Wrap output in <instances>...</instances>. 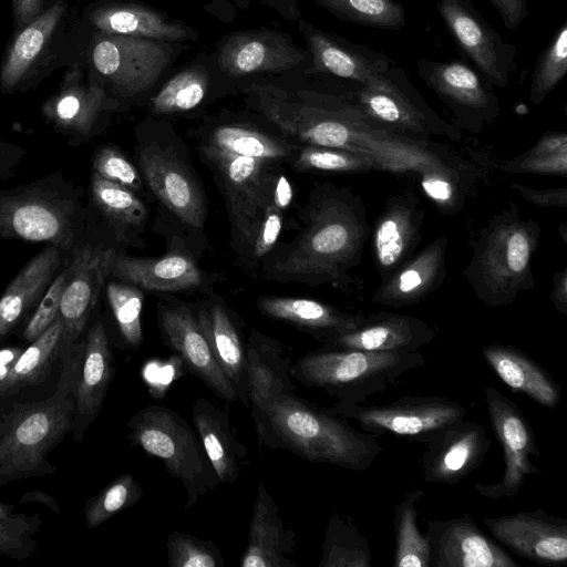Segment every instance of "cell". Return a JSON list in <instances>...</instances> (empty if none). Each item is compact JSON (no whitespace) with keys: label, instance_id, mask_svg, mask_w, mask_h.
I'll return each instance as SVG.
<instances>
[{"label":"cell","instance_id":"1f68e13d","mask_svg":"<svg viewBox=\"0 0 567 567\" xmlns=\"http://www.w3.org/2000/svg\"><path fill=\"white\" fill-rule=\"evenodd\" d=\"M278 340L251 329L247 338V396L250 410L281 394L292 393V360Z\"/></svg>","mask_w":567,"mask_h":567},{"label":"cell","instance_id":"e0dca14e","mask_svg":"<svg viewBox=\"0 0 567 567\" xmlns=\"http://www.w3.org/2000/svg\"><path fill=\"white\" fill-rule=\"evenodd\" d=\"M437 11L463 55L494 87L505 89L517 49L505 41L471 0H439Z\"/></svg>","mask_w":567,"mask_h":567},{"label":"cell","instance_id":"603a6c76","mask_svg":"<svg viewBox=\"0 0 567 567\" xmlns=\"http://www.w3.org/2000/svg\"><path fill=\"white\" fill-rule=\"evenodd\" d=\"M158 322L164 342L190 373L219 399L229 403L238 401L193 311L183 306L164 307L159 310Z\"/></svg>","mask_w":567,"mask_h":567},{"label":"cell","instance_id":"7402d4cb","mask_svg":"<svg viewBox=\"0 0 567 567\" xmlns=\"http://www.w3.org/2000/svg\"><path fill=\"white\" fill-rule=\"evenodd\" d=\"M430 567H519L468 514L429 520Z\"/></svg>","mask_w":567,"mask_h":567},{"label":"cell","instance_id":"5bb4252c","mask_svg":"<svg viewBox=\"0 0 567 567\" xmlns=\"http://www.w3.org/2000/svg\"><path fill=\"white\" fill-rule=\"evenodd\" d=\"M313 71L384 91H403L413 85L405 72L388 55L341 37L302 23Z\"/></svg>","mask_w":567,"mask_h":567},{"label":"cell","instance_id":"cb8c5ba5","mask_svg":"<svg viewBox=\"0 0 567 567\" xmlns=\"http://www.w3.org/2000/svg\"><path fill=\"white\" fill-rule=\"evenodd\" d=\"M425 445L424 481L452 485L484 462L491 439L482 423L462 420L436 433Z\"/></svg>","mask_w":567,"mask_h":567},{"label":"cell","instance_id":"83f0119b","mask_svg":"<svg viewBox=\"0 0 567 567\" xmlns=\"http://www.w3.org/2000/svg\"><path fill=\"white\" fill-rule=\"evenodd\" d=\"M68 258L61 248L47 244L12 278L0 297V339L37 307Z\"/></svg>","mask_w":567,"mask_h":567},{"label":"cell","instance_id":"9a60e30c","mask_svg":"<svg viewBox=\"0 0 567 567\" xmlns=\"http://www.w3.org/2000/svg\"><path fill=\"white\" fill-rule=\"evenodd\" d=\"M487 413L504 456V474L493 484L476 483L475 491L489 499L514 497L527 475L540 474L530 456H540L534 429L518 405L492 385L485 388Z\"/></svg>","mask_w":567,"mask_h":567},{"label":"cell","instance_id":"8d00e7d4","mask_svg":"<svg viewBox=\"0 0 567 567\" xmlns=\"http://www.w3.org/2000/svg\"><path fill=\"white\" fill-rule=\"evenodd\" d=\"M89 23L97 32L143 38L157 41H176L189 38L182 23L169 20L151 8L126 2H106L89 10Z\"/></svg>","mask_w":567,"mask_h":567},{"label":"cell","instance_id":"db71d44e","mask_svg":"<svg viewBox=\"0 0 567 567\" xmlns=\"http://www.w3.org/2000/svg\"><path fill=\"white\" fill-rule=\"evenodd\" d=\"M92 172L134 193L142 188V179L137 169L126 156L114 146L102 145L95 151L92 161Z\"/></svg>","mask_w":567,"mask_h":567},{"label":"cell","instance_id":"6f0895ef","mask_svg":"<svg viewBox=\"0 0 567 567\" xmlns=\"http://www.w3.org/2000/svg\"><path fill=\"white\" fill-rule=\"evenodd\" d=\"M28 529V518L13 513L12 505L0 503V554L11 555L21 548Z\"/></svg>","mask_w":567,"mask_h":567},{"label":"cell","instance_id":"484cf974","mask_svg":"<svg viewBox=\"0 0 567 567\" xmlns=\"http://www.w3.org/2000/svg\"><path fill=\"white\" fill-rule=\"evenodd\" d=\"M449 239L440 236L409 258L382 280L371 301L402 308L420 303L436 291L446 278L445 256Z\"/></svg>","mask_w":567,"mask_h":567},{"label":"cell","instance_id":"4fadbf2b","mask_svg":"<svg viewBox=\"0 0 567 567\" xmlns=\"http://www.w3.org/2000/svg\"><path fill=\"white\" fill-rule=\"evenodd\" d=\"M416 73L452 112L458 128L477 134L499 116L494 86L466 62L422 59Z\"/></svg>","mask_w":567,"mask_h":567},{"label":"cell","instance_id":"ee69618b","mask_svg":"<svg viewBox=\"0 0 567 567\" xmlns=\"http://www.w3.org/2000/svg\"><path fill=\"white\" fill-rule=\"evenodd\" d=\"M368 539L350 518L330 516L322 544L319 567H371Z\"/></svg>","mask_w":567,"mask_h":567},{"label":"cell","instance_id":"9f6ffc18","mask_svg":"<svg viewBox=\"0 0 567 567\" xmlns=\"http://www.w3.org/2000/svg\"><path fill=\"white\" fill-rule=\"evenodd\" d=\"M284 208L274 199L267 206L257 236L250 247L255 259L264 258L276 245L282 228Z\"/></svg>","mask_w":567,"mask_h":567},{"label":"cell","instance_id":"60d3db41","mask_svg":"<svg viewBox=\"0 0 567 567\" xmlns=\"http://www.w3.org/2000/svg\"><path fill=\"white\" fill-rule=\"evenodd\" d=\"M416 175L424 195L446 216L455 215L463 208L476 181V169L462 158L423 169Z\"/></svg>","mask_w":567,"mask_h":567},{"label":"cell","instance_id":"816d5d0a","mask_svg":"<svg viewBox=\"0 0 567 567\" xmlns=\"http://www.w3.org/2000/svg\"><path fill=\"white\" fill-rule=\"evenodd\" d=\"M106 297L126 346L136 349L143 340L141 315L144 295L131 284L110 282Z\"/></svg>","mask_w":567,"mask_h":567},{"label":"cell","instance_id":"e575fe53","mask_svg":"<svg viewBox=\"0 0 567 567\" xmlns=\"http://www.w3.org/2000/svg\"><path fill=\"white\" fill-rule=\"evenodd\" d=\"M482 355L513 392L524 394L547 409L558 405L560 385L544 367L520 349L494 343L483 347Z\"/></svg>","mask_w":567,"mask_h":567},{"label":"cell","instance_id":"8fae6325","mask_svg":"<svg viewBox=\"0 0 567 567\" xmlns=\"http://www.w3.org/2000/svg\"><path fill=\"white\" fill-rule=\"evenodd\" d=\"M90 74L104 87L132 96L151 87L169 61L161 41L96 32L86 51Z\"/></svg>","mask_w":567,"mask_h":567},{"label":"cell","instance_id":"f907efd6","mask_svg":"<svg viewBox=\"0 0 567 567\" xmlns=\"http://www.w3.org/2000/svg\"><path fill=\"white\" fill-rule=\"evenodd\" d=\"M143 491L135 477L125 473L114 478L84 507L87 528L92 529L141 501Z\"/></svg>","mask_w":567,"mask_h":567},{"label":"cell","instance_id":"30bf717a","mask_svg":"<svg viewBox=\"0 0 567 567\" xmlns=\"http://www.w3.org/2000/svg\"><path fill=\"white\" fill-rule=\"evenodd\" d=\"M326 409L332 414L354 420L362 431L375 436L391 434L421 444L466 415L463 405L439 395H406L385 405L334 404Z\"/></svg>","mask_w":567,"mask_h":567},{"label":"cell","instance_id":"ba28073f","mask_svg":"<svg viewBox=\"0 0 567 567\" xmlns=\"http://www.w3.org/2000/svg\"><path fill=\"white\" fill-rule=\"evenodd\" d=\"M127 430L131 445L161 460L182 483L186 509L220 483L196 432L176 411L162 405L143 408L130 419Z\"/></svg>","mask_w":567,"mask_h":567},{"label":"cell","instance_id":"44dd1931","mask_svg":"<svg viewBox=\"0 0 567 567\" xmlns=\"http://www.w3.org/2000/svg\"><path fill=\"white\" fill-rule=\"evenodd\" d=\"M425 210L415 193L390 196L370 231L371 251L382 280L411 258L422 239Z\"/></svg>","mask_w":567,"mask_h":567},{"label":"cell","instance_id":"f35d334b","mask_svg":"<svg viewBox=\"0 0 567 567\" xmlns=\"http://www.w3.org/2000/svg\"><path fill=\"white\" fill-rule=\"evenodd\" d=\"M200 150L274 162L296 155L298 147L274 135L233 124L215 127Z\"/></svg>","mask_w":567,"mask_h":567},{"label":"cell","instance_id":"11a10c76","mask_svg":"<svg viewBox=\"0 0 567 567\" xmlns=\"http://www.w3.org/2000/svg\"><path fill=\"white\" fill-rule=\"evenodd\" d=\"M68 281L66 264L56 275L30 317L24 330L23 339L32 342L39 338L60 315L62 295Z\"/></svg>","mask_w":567,"mask_h":567},{"label":"cell","instance_id":"d6986e66","mask_svg":"<svg viewBox=\"0 0 567 567\" xmlns=\"http://www.w3.org/2000/svg\"><path fill=\"white\" fill-rule=\"evenodd\" d=\"M115 250L100 244L79 243L70 252L68 281L62 295L60 319L64 351L74 347L96 306Z\"/></svg>","mask_w":567,"mask_h":567},{"label":"cell","instance_id":"be15d7a7","mask_svg":"<svg viewBox=\"0 0 567 567\" xmlns=\"http://www.w3.org/2000/svg\"><path fill=\"white\" fill-rule=\"evenodd\" d=\"M549 299L558 312L567 315V268L554 274Z\"/></svg>","mask_w":567,"mask_h":567},{"label":"cell","instance_id":"277c9868","mask_svg":"<svg viewBox=\"0 0 567 567\" xmlns=\"http://www.w3.org/2000/svg\"><path fill=\"white\" fill-rule=\"evenodd\" d=\"M540 236V225L522 217L514 203L492 216L471 241L473 254L464 270L476 298L489 307H504L534 289L533 257Z\"/></svg>","mask_w":567,"mask_h":567},{"label":"cell","instance_id":"b9f144b4","mask_svg":"<svg viewBox=\"0 0 567 567\" xmlns=\"http://www.w3.org/2000/svg\"><path fill=\"white\" fill-rule=\"evenodd\" d=\"M90 195L95 208L120 234L137 229L147 218V207L133 190L92 172Z\"/></svg>","mask_w":567,"mask_h":567},{"label":"cell","instance_id":"d590c367","mask_svg":"<svg viewBox=\"0 0 567 567\" xmlns=\"http://www.w3.org/2000/svg\"><path fill=\"white\" fill-rule=\"evenodd\" d=\"M114 358L102 321H96L83 342L74 388L75 416L89 425L97 416L114 373Z\"/></svg>","mask_w":567,"mask_h":567},{"label":"cell","instance_id":"6da1fadb","mask_svg":"<svg viewBox=\"0 0 567 567\" xmlns=\"http://www.w3.org/2000/svg\"><path fill=\"white\" fill-rule=\"evenodd\" d=\"M257 96L264 116L300 145L334 147L367 155L385 173L417 174L460 158L444 145L413 141L381 128L342 93L286 92L262 86Z\"/></svg>","mask_w":567,"mask_h":567},{"label":"cell","instance_id":"bcb514c9","mask_svg":"<svg viewBox=\"0 0 567 567\" xmlns=\"http://www.w3.org/2000/svg\"><path fill=\"white\" fill-rule=\"evenodd\" d=\"M338 19L378 29L400 30L405 12L398 0H315Z\"/></svg>","mask_w":567,"mask_h":567},{"label":"cell","instance_id":"7dc6e473","mask_svg":"<svg viewBox=\"0 0 567 567\" xmlns=\"http://www.w3.org/2000/svg\"><path fill=\"white\" fill-rule=\"evenodd\" d=\"M293 165L298 171L357 174L382 172L373 158L359 153L317 145H300Z\"/></svg>","mask_w":567,"mask_h":567},{"label":"cell","instance_id":"f546056e","mask_svg":"<svg viewBox=\"0 0 567 567\" xmlns=\"http://www.w3.org/2000/svg\"><path fill=\"white\" fill-rule=\"evenodd\" d=\"M257 307L265 316L290 323L324 344L355 330L364 318L320 300L300 297H261Z\"/></svg>","mask_w":567,"mask_h":567},{"label":"cell","instance_id":"681fc988","mask_svg":"<svg viewBox=\"0 0 567 567\" xmlns=\"http://www.w3.org/2000/svg\"><path fill=\"white\" fill-rule=\"evenodd\" d=\"M567 73V21L565 20L544 51L537 56L530 82L529 100L538 105Z\"/></svg>","mask_w":567,"mask_h":567},{"label":"cell","instance_id":"ab89813d","mask_svg":"<svg viewBox=\"0 0 567 567\" xmlns=\"http://www.w3.org/2000/svg\"><path fill=\"white\" fill-rule=\"evenodd\" d=\"M63 353V328L59 316L50 328L23 349L10 370L0 398L43 382L58 357Z\"/></svg>","mask_w":567,"mask_h":567},{"label":"cell","instance_id":"94428289","mask_svg":"<svg viewBox=\"0 0 567 567\" xmlns=\"http://www.w3.org/2000/svg\"><path fill=\"white\" fill-rule=\"evenodd\" d=\"M25 156L21 145L0 140V185L17 173Z\"/></svg>","mask_w":567,"mask_h":567},{"label":"cell","instance_id":"9c48e42d","mask_svg":"<svg viewBox=\"0 0 567 567\" xmlns=\"http://www.w3.org/2000/svg\"><path fill=\"white\" fill-rule=\"evenodd\" d=\"M69 6L54 2L31 23L14 32L0 65V90L4 94L22 92L38 85L62 63L68 45Z\"/></svg>","mask_w":567,"mask_h":567},{"label":"cell","instance_id":"d6a6232c","mask_svg":"<svg viewBox=\"0 0 567 567\" xmlns=\"http://www.w3.org/2000/svg\"><path fill=\"white\" fill-rule=\"evenodd\" d=\"M110 275L151 291H184L203 282L196 261L185 254H168L158 258H140L114 254Z\"/></svg>","mask_w":567,"mask_h":567},{"label":"cell","instance_id":"03108f58","mask_svg":"<svg viewBox=\"0 0 567 567\" xmlns=\"http://www.w3.org/2000/svg\"><path fill=\"white\" fill-rule=\"evenodd\" d=\"M558 233L565 244H567V227L565 223H561L558 229Z\"/></svg>","mask_w":567,"mask_h":567},{"label":"cell","instance_id":"ffe728a7","mask_svg":"<svg viewBox=\"0 0 567 567\" xmlns=\"http://www.w3.org/2000/svg\"><path fill=\"white\" fill-rule=\"evenodd\" d=\"M502 546L538 565L559 566L567 561V520L543 509L482 517Z\"/></svg>","mask_w":567,"mask_h":567},{"label":"cell","instance_id":"2e32d148","mask_svg":"<svg viewBox=\"0 0 567 567\" xmlns=\"http://www.w3.org/2000/svg\"><path fill=\"white\" fill-rule=\"evenodd\" d=\"M363 115L381 128L413 140L446 137L457 142L461 130L443 120L413 86L403 91H384L358 85L342 93Z\"/></svg>","mask_w":567,"mask_h":567},{"label":"cell","instance_id":"74e56055","mask_svg":"<svg viewBox=\"0 0 567 567\" xmlns=\"http://www.w3.org/2000/svg\"><path fill=\"white\" fill-rule=\"evenodd\" d=\"M214 357L236 391L238 401L249 408L247 396V340L225 306L212 302L196 313Z\"/></svg>","mask_w":567,"mask_h":567},{"label":"cell","instance_id":"6125c7cd","mask_svg":"<svg viewBox=\"0 0 567 567\" xmlns=\"http://www.w3.org/2000/svg\"><path fill=\"white\" fill-rule=\"evenodd\" d=\"M506 29L516 30L527 17L526 0H489Z\"/></svg>","mask_w":567,"mask_h":567},{"label":"cell","instance_id":"7c38bea8","mask_svg":"<svg viewBox=\"0 0 567 567\" xmlns=\"http://www.w3.org/2000/svg\"><path fill=\"white\" fill-rule=\"evenodd\" d=\"M213 166L224 194L231 234L246 248L251 247L267 206L274 199L277 177L271 162L200 150Z\"/></svg>","mask_w":567,"mask_h":567},{"label":"cell","instance_id":"f1b7e54d","mask_svg":"<svg viewBox=\"0 0 567 567\" xmlns=\"http://www.w3.org/2000/svg\"><path fill=\"white\" fill-rule=\"evenodd\" d=\"M435 337V330L420 318L379 311L364 316L355 330L327 344L368 351L416 352Z\"/></svg>","mask_w":567,"mask_h":567},{"label":"cell","instance_id":"4316f807","mask_svg":"<svg viewBox=\"0 0 567 567\" xmlns=\"http://www.w3.org/2000/svg\"><path fill=\"white\" fill-rule=\"evenodd\" d=\"M306 59L288 38L272 31H245L230 35L220 47L218 63L229 76L289 70Z\"/></svg>","mask_w":567,"mask_h":567},{"label":"cell","instance_id":"8992f818","mask_svg":"<svg viewBox=\"0 0 567 567\" xmlns=\"http://www.w3.org/2000/svg\"><path fill=\"white\" fill-rule=\"evenodd\" d=\"M82 195L60 172L0 187V239L51 244L70 255L83 240Z\"/></svg>","mask_w":567,"mask_h":567},{"label":"cell","instance_id":"ac0fdd59","mask_svg":"<svg viewBox=\"0 0 567 567\" xmlns=\"http://www.w3.org/2000/svg\"><path fill=\"white\" fill-rule=\"evenodd\" d=\"M84 71L80 61H73L58 91L41 106L44 120L73 145L96 135L102 121L115 107L106 89Z\"/></svg>","mask_w":567,"mask_h":567},{"label":"cell","instance_id":"680465c9","mask_svg":"<svg viewBox=\"0 0 567 567\" xmlns=\"http://www.w3.org/2000/svg\"><path fill=\"white\" fill-rule=\"evenodd\" d=\"M509 187L526 202L546 208H566L567 188H544L537 189L519 183H511Z\"/></svg>","mask_w":567,"mask_h":567},{"label":"cell","instance_id":"5b68a950","mask_svg":"<svg viewBox=\"0 0 567 567\" xmlns=\"http://www.w3.org/2000/svg\"><path fill=\"white\" fill-rule=\"evenodd\" d=\"M73 348L64 351L63 371L53 395L40 402L16 404L0 436V485L13 480L41 475L49 452L72 427L74 388L81 354Z\"/></svg>","mask_w":567,"mask_h":567},{"label":"cell","instance_id":"d4e9b609","mask_svg":"<svg viewBox=\"0 0 567 567\" xmlns=\"http://www.w3.org/2000/svg\"><path fill=\"white\" fill-rule=\"evenodd\" d=\"M138 163L148 187L183 223L199 228L205 221V202L189 169L173 153L151 145L143 148Z\"/></svg>","mask_w":567,"mask_h":567},{"label":"cell","instance_id":"91938a15","mask_svg":"<svg viewBox=\"0 0 567 567\" xmlns=\"http://www.w3.org/2000/svg\"><path fill=\"white\" fill-rule=\"evenodd\" d=\"M53 2L54 0H11L14 32L31 23Z\"/></svg>","mask_w":567,"mask_h":567},{"label":"cell","instance_id":"c3c4849f","mask_svg":"<svg viewBox=\"0 0 567 567\" xmlns=\"http://www.w3.org/2000/svg\"><path fill=\"white\" fill-rule=\"evenodd\" d=\"M208 75L204 68L193 66L173 76L153 97L156 114H173L196 107L207 92Z\"/></svg>","mask_w":567,"mask_h":567},{"label":"cell","instance_id":"52a82bcc","mask_svg":"<svg viewBox=\"0 0 567 567\" xmlns=\"http://www.w3.org/2000/svg\"><path fill=\"white\" fill-rule=\"evenodd\" d=\"M419 352H382L324 344L292 363L291 377L337 399L336 405L364 402L396 384L401 375L426 365Z\"/></svg>","mask_w":567,"mask_h":567},{"label":"cell","instance_id":"4dcf8cb0","mask_svg":"<svg viewBox=\"0 0 567 567\" xmlns=\"http://www.w3.org/2000/svg\"><path fill=\"white\" fill-rule=\"evenodd\" d=\"M296 549V534L284 526L279 508L264 481L258 483L241 567H296L287 558Z\"/></svg>","mask_w":567,"mask_h":567},{"label":"cell","instance_id":"7bdbcfd3","mask_svg":"<svg viewBox=\"0 0 567 567\" xmlns=\"http://www.w3.org/2000/svg\"><path fill=\"white\" fill-rule=\"evenodd\" d=\"M422 489L405 492L394 507V567H430V546L426 535L417 527V504Z\"/></svg>","mask_w":567,"mask_h":567},{"label":"cell","instance_id":"f5cc1de1","mask_svg":"<svg viewBox=\"0 0 567 567\" xmlns=\"http://www.w3.org/2000/svg\"><path fill=\"white\" fill-rule=\"evenodd\" d=\"M169 567H224L217 545L210 539H202L192 534L174 530L166 540Z\"/></svg>","mask_w":567,"mask_h":567},{"label":"cell","instance_id":"836d02e7","mask_svg":"<svg viewBox=\"0 0 567 567\" xmlns=\"http://www.w3.org/2000/svg\"><path fill=\"white\" fill-rule=\"evenodd\" d=\"M192 419L219 482L234 483L247 460V449L236 437L227 412L205 398H196Z\"/></svg>","mask_w":567,"mask_h":567},{"label":"cell","instance_id":"f6af8a7d","mask_svg":"<svg viewBox=\"0 0 567 567\" xmlns=\"http://www.w3.org/2000/svg\"><path fill=\"white\" fill-rule=\"evenodd\" d=\"M502 169L511 174L567 175V134L546 132L524 153L506 161Z\"/></svg>","mask_w":567,"mask_h":567},{"label":"cell","instance_id":"3957f363","mask_svg":"<svg viewBox=\"0 0 567 567\" xmlns=\"http://www.w3.org/2000/svg\"><path fill=\"white\" fill-rule=\"evenodd\" d=\"M250 412L260 447L285 449L312 463L363 472L384 450L375 435L293 393Z\"/></svg>","mask_w":567,"mask_h":567},{"label":"cell","instance_id":"e7e4bbea","mask_svg":"<svg viewBox=\"0 0 567 567\" xmlns=\"http://www.w3.org/2000/svg\"><path fill=\"white\" fill-rule=\"evenodd\" d=\"M24 348L13 346L0 350V394L6 385L9 373Z\"/></svg>","mask_w":567,"mask_h":567},{"label":"cell","instance_id":"7a4b0ae2","mask_svg":"<svg viewBox=\"0 0 567 567\" xmlns=\"http://www.w3.org/2000/svg\"><path fill=\"white\" fill-rule=\"evenodd\" d=\"M302 217L305 227L276 260L272 277L354 292L358 280L351 270L361 264L371 231L361 195L347 186L319 185Z\"/></svg>","mask_w":567,"mask_h":567}]
</instances>
